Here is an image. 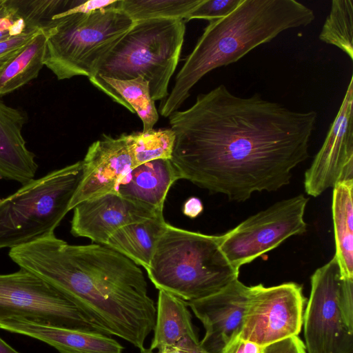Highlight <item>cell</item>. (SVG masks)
<instances>
[{
	"mask_svg": "<svg viewBox=\"0 0 353 353\" xmlns=\"http://www.w3.org/2000/svg\"><path fill=\"white\" fill-rule=\"evenodd\" d=\"M317 114L263 99L239 97L220 85L169 117L175 133L170 161L186 179L230 201L276 191L309 156Z\"/></svg>",
	"mask_w": 353,
	"mask_h": 353,
	"instance_id": "1",
	"label": "cell"
},
{
	"mask_svg": "<svg viewBox=\"0 0 353 353\" xmlns=\"http://www.w3.org/2000/svg\"><path fill=\"white\" fill-rule=\"evenodd\" d=\"M8 255L64 294L107 334L145 347L157 308L133 261L105 245H70L54 233L12 248Z\"/></svg>",
	"mask_w": 353,
	"mask_h": 353,
	"instance_id": "2",
	"label": "cell"
},
{
	"mask_svg": "<svg viewBox=\"0 0 353 353\" xmlns=\"http://www.w3.org/2000/svg\"><path fill=\"white\" fill-rule=\"evenodd\" d=\"M312 10L295 0H243L228 16L210 21L176 77L159 112L169 117L212 70L239 61L282 32L310 24Z\"/></svg>",
	"mask_w": 353,
	"mask_h": 353,
	"instance_id": "3",
	"label": "cell"
},
{
	"mask_svg": "<svg viewBox=\"0 0 353 353\" xmlns=\"http://www.w3.org/2000/svg\"><path fill=\"white\" fill-rule=\"evenodd\" d=\"M222 235H208L167 224L148 276L159 290L189 302L210 296L239 279L223 254Z\"/></svg>",
	"mask_w": 353,
	"mask_h": 353,
	"instance_id": "4",
	"label": "cell"
},
{
	"mask_svg": "<svg viewBox=\"0 0 353 353\" xmlns=\"http://www.w3.org/2000/svg\"><path fill=\"white\" fill-rule=\"evenodd\" d=\"M115 3L89 14L51 19L43 26L47 36L43 63L58 80L94 77L134 26L130 17L115 8Z\"/></svg>",
	"mask_w": 353,
	"mask_h": 353,
	"instance_id": "5",
	"label": "cell"
},
{
	"mask_svg": "<svg viewBox=\"0 0 353 353\" xmlns=\"http://www.w3.org/2000/svg\"><path fill=\"white\" fill-rule=\"evenodd\" d=\"M185 33L183 19L135 22L101 63L94 76L119 80L141 77L148 81L152 100L164 101L180 59Z\"/></svg>",
	"mask_w": 353,
	"mask_h": 353,
	"instance_id": "6",
	"label": "cell"
},
{
	"mask_svg": "<svg viewBox=\"0 0 353 353\" xmlns=\"http://www.w3.org/2000/svg\"><path fill=\"white\" fill-rule=\"evenodd\" d=\"M77 161L33 179L0 200V250L14 248L54 233L81 182Z\"/></svg>",
	"mask_w": 353,
	"mask_h": 353,
	"instance_id": "7",
	"label": "cell"
},
{
	"mask_svg": "<svg viewBox=\"0 0 353 353\" xmlns=\"http://www.w3.org/2000/svg\"><path fill=\"white\" fill-rule=\"evenodd\" d=\"M12 317L107 334L61 291L23 268L0 274V321Z\"/></svg>",
	"mask_w": 353,
	"mask_h": 353,
	"instance_id": "8",
	"label": "cell"
},
{
	"mask_svg": "<svg viewBox=\"0 0 353 353\" xmlns=\"http://www.w3.org/2000/svg\"><path fill=\"white\" fill-rule=\"evenodd\" d=\"M308 198L303 194L278 201L222 234L220 248L236 269L306 231L304 214Z\"/></svg>",
	"mask_w": 353,
	"mask_h": 353,
	"instance_id": "9",
	"label": "cell"
},
{
	"mask_svg": "<svg viewBox=\"0 0 353 353\" xmlns=\"http://www.w3.org/2000/svg\"><path fill=\"white\" fill-rule=\"evenodd\" d=\"M343 280L334 256L311 276V292L303 322L307 353L353 352V332L346 325L339 308Z\"/></svg>",
	"mask_w": 353,
	"mask_h": 353,
	"instance_id": "10",
	"label": "cell"
},
{
	"mask_svg": "<svg viewBox=\"0 0 353 353\" xmlns=\"http://www.w3.org/2000/svg\"><path fill=\"white\" fill-rule=\"evenodd\" d=\"M305 302L302 287L294 282L272 287L250 286L239 337L265 346L298 336L303 326Z\"/></svg>",
	"mask_w": 353,
	"mask_h": 353,
	"instance_id": "11",
	"label": "cell"
},
{
	"mask_svg": "<svg viewBox=\"0 0 353 353\" xmlns=\"http://www.w3.org/2000/svg\"><path fill=\"white\" fill-rule=\"evenodd\" d=\"M353 180V76L339 112L305 171V192L316 197L338 183Z\"/></svg>",
	"mask_w": 353,
	"mask_h": 353,
	"instance_id": "12",
	"label": "cell"
},
{
	"mask_svg": "<svg viewBox=\"0 0 353 353\" xmlns=\"http://www.w3.org/2000/svg\"><path fill=\"white\" fill-rule=\"evenodd\" d=\"M250 294V286L237 279L217 293L186 302L205 330L200 343L208 353H222L239 336Z\"/></svg>",
	"mask_w": 353,
	"mask_h": 353,
	"instance_id": "13",
	"label": "cell"
},
{
	"mask_svg": "<svg viewBox=\"0 0 353 353\" xmlns=\"http://www.w3.org/2000/svg\"><path fill=\"white\" fill-rule=\"evenodd\" d=\"M82 162V178L69 210L83 201L114 192L119 181L134 167L125 134L117 138L103 134L90 145Z\"/></svg>",
	"mask_w": 353,
	"mask_h": 353,
	"instance_id": "14",
	"label": "cell"
},
{
	"mask_svg": "<svg viewBox=\"0 0 353 353\" xmlns=\"http://www.w3.org/2000/svg\"><path fill=\"white\" fill-rule=\"evenodd\" d=\"M73 209L71 233L101 245L119 228L163 214L114 192L83 201Z\"/></svg>",
	"mask_w": 353,
	"mask_h": 353,
	"instance_id": "15",
	"label": "cell"
},
{
	"mask_svg": "<svg viewBox=\"0 0 353 353\" xmlns=\"http://www.w3.org/2000/svg\"><path fill=\"white\" fill-rule=\"evenodd\" d=\"M0 329L43 342L59 353H123V345L110 335L52 326L22 317L0 321Z\"/></svg>",
	"mask_w": 353,
	"mask_h": 353,
	"instance_id": "16",
	"label": "cell"
},
{
	"mask_svg": "<svg viewBox=\"0 0 353 353\" xmlns=\"http://www.w3.org/2000/svg\"><path fill=\"white\" fill-rule=\"evenodd\" d=\"M25 121L21 111L0 99V179L22 185L34 179L38 168L22 134Z\"/></svg>",
	"mask_w": 353,
	"mask_h": 353,
	"instance_id": "17",
	"label": "cell"
},
{
	"mask_svg": "<svg viewBox=\"0 0 353 353\" xmlns=\"http://www.w3.org/2000/svg\"><path fill=\"white\" fill-rule=\"evenodd\" d=\"M178 179L180 177L170 159H159L133 168L119 181L114 192L163 212L167 194Z\"/></svg>",
	"mask_w": 353,
	"mask_h": 353,
	"instance_id": "18",
	"label": "cell"
},
{
	"mask_svg": "<svg viewBox=\"0 0 353 353\" xmlns=\"http://www.w3.org/2000/svg\"><path fill=\"white\" fill-rule=\"evenodd\" d=\"M154 336L150 348L174 347L182 353H208L201 345L185 301L159 290Z\"/></svg>",
	"mask_w": 353,
	"mask_h": 353,
	"instance_id": "19",
	"label": "cell"
},
{
	"mask_svg": "<svg viewBox=\"0 0 353 353\" xmlns=\"http://www.w3.org/2000/svg\"><path fill=\"white\" fill-rule=\"evenodd\" d=\"M167 223L163 214L126 225L117 230L105 245L147 270Z\"/></svg>",
	"mask_w": 353,
	"mask_h": 353,
	"instance_id": "20",
	"label": "cell"
},
{
	"mask_svg": "<svg viewBox=\"0 0 353 353\" xmlns=\"http://www.w3.org/2000/svg\"><path fill=\"white\" fill-rule=\"evenodd\" d=\"M89 80L114 101L130 112L137 113L143 123V132L153 129L159 120V114L150 95L148 81L141 77L119 80L97 75Z\"/></svg>",
	"mask_w": 353,
	"mask_h": 353,
	"instance_id": "21",
	"label": "cell"
},
{
	"mask_svg": "<svg viewBox=\"0 0 353 353\" xmlns=\"http://www.w3.org/2000/svg\"><path fill=\"white\" fill-rule=\"evenodd\" d=\"M332 219L336 257L343 278L353 279V180L333 188Z\"/></svg>",
	"mask_w": 353,
	"mask_h": 353,
	"instance_id": "22",
	"label": "cell"
},
{
	"mask_svg": "<svg viewBox=\"0 0 353 353\" xmlns=\"http://www.w3.org/2000/svg\"><path fill=\"white\" fill-rule=\"evenodd\" d=\"M47 36L43 28L0 73V96L35 79L44 65Z\"/></svg>",
	"mask_w": 353,
	"mask_h": 353,
	"instance_id": "23",
	"label": "cell"
},
{
	"mask_svg": "<svg viewBox=\"0 0 353 353\" xmlns=\"http://www.w3.org/2000/svg\"><path fill=\"white\" fill-rule=\"evenodd\" d=\"M202 0H117L115 8L134 23L154 19H183Z\"/></svg>",
	"mask_w": 353,
	"mask_h": 353,
	"instance_id": "24",
	"label": "cell"
},
{
	"mask_svg": "<svg viewBox=\"0 0 353 353\" xmlns=\"http://www.w3.org/2000/svg\"><path fill=\"white\" fill-rule=\"evenodd\" d=\"M323 42L336 46L353 60V1L333 0L319 34Z\"/></svg>",
	"mask_w": 353,
	"mask_h": 353,
	"instance_id": "25",
	"label": "cell"
},
{
	"mask_svg": "<svg viewBox=\"0 0 353 353\" xmlns=\"http://www.w3.org/2000/svg\"><path fill=\"white\" fill-rule=\"evenodd\" d=\"M125 137L134 167L152 160L171 158L175 141L171 128L134 132L125 134Z\"/></svg>",
	"mask_w": 353,
	"mask_h": 353,
	"instance_id": "26",
	"label": "cell"
},
{
	"mask_svg": "<svg viewBox=\"0 0 353 353\" xmlns=\"http://www.w3.org/2000/svg\"><path fill=\"white\" fill-rule=\"evenodd\" d=\"M33 27L36 26L30 21L21 1L0 0V42L18 36Z\"/></svg>",
	"mask_w": 353,
	"mask_h": 353,
	"instance_id": "27",
	"label": "cell"
},
{
	"mask_svg": "<svg viewBox=\"0 0 353 353\" xmlns=\"http://www.w3.org/2000/svg\"><path fill=\"white\" fill-rule=\"evenodd\" d=\"M243 0H202L185 21L200 19L210 21L223 18L233 12Z\"/></svg>",
	"mask_w": 353,
	"mask_h": 353,
	"instance_id": "28",
	"label": "cell"
},
{
	"mask_svg": "<svg viewBox=\"0 0 353 353\" xmlns=\"http://www.w3.org/2000/svg\"><path fill=\"white\" fill-rule=\"evenodd\" d=\"M42 28L40 26L33 27L18 36L0 42V73Z\"/></svg>",
	"mask_w": 353,
	"mask_h": 353,
	"instance_id": "29",
	"label": "cell"
},
{
	"mask_svg": "<svg viewBox=\"0 0 353 353\" xmlns=\"http://www.w3.org/2000/svg\"><path fill=\"white\" fill-rule=\"evenodd\" d=\"M339 303L346 325L353 332V279L343 278Z\"/></svg>",
	"mask_w": 353,
	"mask_h": 353,
	"instance_id": "30",
	"label": "cell"
},
{
	"mask_svg": "<svg viewBox=\"0 0 353 353\" xmlns=\"http://www.w3.org/2000/svg\"><path fill=\"white\" fill-rule=\"evenodd\" d=\"M261 353H306V349L299 336H292L263 346Z\"/></svg>",
	"mask_w": 353,
	"mask_h": 353,
	"instance_id": "31",
	"label": "cell"
},
{
	"mask_svg": "<svg viewBox=\"0 0 353 353\" xmlns=\"http://www.w3.org/2000/svg\"><path fill=\"white\" fill-rule=\"evenodd\" d=\"M117 0H90V1H78L77 3L70 8L55 14L52 19L62 17L72 14H89L96 10L103 9L114 3Z\"/></svg>",
	"mask_w": 353,
	"mask_h": 353,
	"instance_id": "32",
	"label": "cell"
},
{
	"mask_svg": "<svg viewBox=\"0 0 353 353\" xmlns=\"http://www.w3.org/2000/svg\"><path fill=\"white\" fill-rule=\"evenodd\" d=\"M263 347L238 336L225 347L222 353H261Z\"/></svg>",
	"mask_w": 353,
	"mask_h": 353,
	"instance_id": "33",
	"label": "cell"
},
{
	"mask_svg": "<svg viewBox=\"0 0 353 353\" xmlns=\"http://www.w3.org/2000/svg\"><path fill=\"white\" fill-rule=\"evenodd\" d=\"M203 210L201 201L196 197H191L188 199L183 205V212L184 214L195 218L201 213Z\"/></svg>",
	"mask_w": 353,
	"mask_h": 353,
	"instance_id": "34",
	"label": "cell"
},
{
	"mask_svg": "<svg viewBox=\"0 0 353 353\" xmlns=\"http://www.w3.org/2000/svg\"><path fill=\"white\" fill-rule=\"evenodd\" d=\"M0 353H19L0 337Z\"/></svg>",
	"mask_w": 353,
	"mask_h": 353,
	"instance_id": "35",
	"label": "cell"
},
{
	"mask_svg": "<svg viewBox=\"0 0 353 353\" xmlns=\"http://www.w3.org/2000/svg\"><path fill=\"white\" fill-rule=\"evenodd\" d=\"M155 353H182L179 350L174 347H163L157 350Z\"/></svg>",
	"mask_w": 353,
	"mask_h": 353,
	"instance_id": "36",
	"label": "cell"
},
{
	"mask_svg": "<svg viewBox=\"0 0 353 353\" xmlns=\"http://www.w3.org/2000/svg\"><path fill=\"white\" fill-rule=\"evenodd\" d=\"M141 353H155L150 348H143L140 350Z\"/></svg>",
	"mask_w": 353,
	"mask_h": 353,
	"instance_id": "37",
	"label": "cell"
},
{
	"mask_svg": "<svg viewBox=\"0 0 353 353\" xmlns=\"http://www.w3.org/2000/svg\"><path fill=\"white\" fill-rule=\"evenodd\" d=\"M0 200H1V199H0Z\"/></svg>",
	"mask_w": 353,
	"mask_h": 353,
	"instance_id": "38",
	"label": "cell"
}]
</instances>
